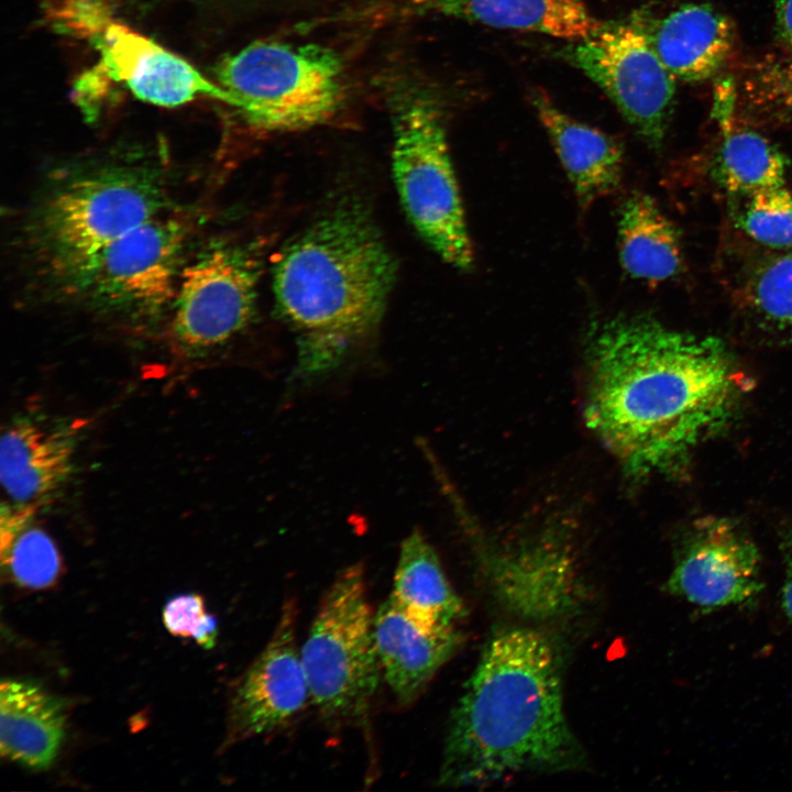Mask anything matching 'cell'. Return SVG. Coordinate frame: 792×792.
I'll return each mask as SVG.
<instances>
[{
    "label": "cell",
    "mask_w": 792,
    "mask_h": 792,
    "mask_svg": "<svg viewBox=\"0 0 792 792\" xmlns=\"http://www.w3.org/2000/svg\"><path fill=\"white\" fill-rule=\"evenodd\" d=\"M392 97L393 173L405 211L447 263L468 270L473 248L440 111L414 89Z\"/></svg>",
    "instance_id": "7"
},
{
    "label": "cell",
    "mask_w": 792,
    "mask_h": 792,
    "mask_svg": "<svg viewBox=\"0 0 792 792\" xmlns=\"http://www.w3.org/2000/svg\"><path fill=\"white\" fill-rule=\"evenodd\" d=\"M78 430L69 422L22 416L9 424L0 443L2 486L15 504H43L74 471Z\"/></svg>",
    "instance_id": "15"
},
{
    "label": "cell",
    "mask_w": 792,
    "mask_h": 792,
    "mask_svg": "<svg viewBox=\"0 0 792 792\" xmlns=\"http://www.w3.org/2000/svg\"><path fill=\"white\" fill-rule=\"evenodd\" d=\"M188 226L166 212L109 243L57 290L96 314L145 323L170 311Z\"/></svg>",
    "instance_id": "8"
},
{
    "label": "cell",
    "mask_w": 792,
    "mask_h": 792,
    "mask_svg": "<svg viewBox=\"0 0 792 792\" xmlns=\"http://www.w3.org/2000/svg\"><path fill=\"white\" fill-rule=\"evenodd\" d=\"M374 638L382 675L403 706L421 695L463 642L457 627L426 626L391 596L374 616Z\"/></svg>",
    "instance_id": "16"
},
{
    "label": "cell",
    "mask_w": 792,
    "mask_h": 792,
    "mask_svg": "<svg viewBox=\"0 0 792 792\" xmlns=\"http://www.w3.org/2000/svg\"><path fill=\"white\" fill-rule=\"evenodd\" d=\"M360 563L337 574L300 647L311 703L332 726H362L382 674Z\"/></svg>",
    "instance_id": "6"
},
{
    "label": "cell",
    "mask_w": 792,
    "mask_h": 792,
    "mask_svg": "<svg viewBox=\"0 0 792 792\" xmlns=\"http://www.w3.org/2000/svg\"><path fill=\"white\" fill-rule=\"evenodd\" d=\"M585 418L634 479L669 475L734 416L743 375L714 337L617 315L593 326Z\"/></svg>",
    "instance_id": "1"
},
{
    "label": "cell",
    "mask_w": 792,
    "mask_h": 792,
    "mask_svg": "<svg viewBox=\"0 0 792 792\" xmlns=\"http://www.w3.org/2000/svg\"><path fill=\"white\" fill-rule=\"evenodd\" d=\"M765 587L757 546L732 519L696 520L680 543L667 591L703 608L755 606Z\"/></svg>",
    "instance_id": "13"
},
{
    "label": "cell",
    "mask_w": 792,
    "mask_h": 792,
    "mask_svg": "<svg viewBox=\"0 0 792 792\" xmlns=\"http://www.w3.org/2000/svg\"><path fill=\"white\" fill-rule=\"evenodd\" d=\"M13 580L29 588H44L54 583L61 571V557L51 537L30 525L20 531L8 549L0 553Z\"/></svg>",
    "instance_id": "24"
},
{
    "label": "cell",
    "mask_w": 792,
    "mask_h": 792,
    "mask_svg": "<svg viewBox=\"0 0 792 792\" xmlns=\"http://www.w3.org/2000/svg\"><path fill=\"white\" fill-rule=\"evenodd\" d=\"M395 274L393 255L359 202L336 206L284 249L274 294L295 336L296 381L332 373L372 338Z\"/></svg>",
    "instance_id": "3"
},
{
    "label": "cell",
    "mask_w": 792,
    "mask_h": 792,
    "mask_svg": "<svg viewBox=\"0 0 792 792\" xmlns=\"http://www.w3.org/2000/svg\"><path fill=\"white\" fill-rule=\"evenodd\" d=\"M311 702L296 639V607L287 601L273 634L232 697L229 740L273 734L293 723Z\"/></svg>",
    "instance_id": "14"
},
{
    "label": "cell",
    "mask_w": 792,
    "mask_h": 792,
    "mask_svg": "<svg viewBox=\"0 0 792 792\" xmlns=\"http://www.w3.org/2000/svg\"><path fill=\"white\" fill-rule=\"evenodd\" d=\"M618 249L623 268L636 279L660 283L679 274L683 265L675 227L644 193H631L620 207Z\"/></svg>",
    "instance_id": "22"
},
{
    "label": "cell",
    "mask_w": 792,
    "mask_h": 792,
    "mask_svg": "<svg viewBox=\"0 0 792 792\" xmlns=\"http://www.w3.org/2000/svg\"><path fill=\"white\" fill-rule=\"evenodd\" d=\"M53 18L64 32L89 40L106 75L146 102L177 107L209 97L228 105L216 80L125 25L103 0H55Z\"/></svg>",
    "instance_id": "9"
},
{
    "label": "cell",
    "mask_w": 792,
    "mask_h": 792,
    "mask_svg": "<svg viewBox=\"0 0 792 792\" xmlns=\"http://www.w3.org/2000/svg\"><path fill=\"white\" fill-rule=\"evenodd\" d=\"M160 164L109 157L80 162L52 175L29 208L21 241L36 272L58 289L95 254L167 211Z\"/></svg>",
    "instance_id": "4"
},
{
    "label": "cell",
    "mask_w": 792,
    "mask_h": 792,
    "mask_svg": "<svg viewBox=\"0 0 792 792\" xmlns=\"http://www.w3.org/2000/svg\"><path fill=\"white\" fill-rule=\"evenodd\" d=\"M560 660L536 628L504 627L491 636L450 717L442 785L479 787L582 765L564 713Z\"/></svg>",
    "instance_id": "2"
},
{
    "label": "cell",
    "mask_w": 792,
    "mask_h": 792,
    "mask_svg": "<svg viewBox=\"0 0 792 792\" xmlns=\"http://www.w3.org/2000/svg\"><path fill=\"white\" fill-rule=\"evenodd\" d=\"M134 14L151 12L154 9L167 6H186L194 9H208L237 0H119Z\"/></svg>",
    "instance_id": "28"
},
{
    "label": "cell",
    "mask_w": 792,
    "mask_h": 792,
    "mask_svg": "<svg viewBox=\"0 0 792 792\" xmlns=\"http://www.w3.org/2000/svg\"><path fill=\"white\" fill-rule=\"evenodd\" d=\"M748 295L758 315L792 333V253L762 265L750 280Z\"/></svg>",
    "instance_id": "26"
},
{
    "label": "cell",
    "mask_w": 792,
    "mask_h": 792,
    "mask_svg": "<svg viewBox=\"0 0 792 792\" xmlns=\"http://www.w3.org/2000/svg\"><path fill=\"white\" fill-rule=\"evenodd\" d=\"M62 702L37 684L3 680L0 684V754L31 769H46L65 737Z\"/></svg>",
    "instance_id": "20"
},
{
    "label": "cell",
    "mask_w": 792,
    "mask_h": 792,
    "mask_svg": "<svg viewBox=\"0 0 792 792\" xmlns=\"http://www.w3.org/2000/svg\"><path fill=\"white\" fill-rule=\"evenodd\" d=\"M216 81L251 124L296 131L331 119L345 97L339 55L318 44L261 41L224 57Z\"/></svg>",
    "instance_id": "5"
},
{
    "label": "cell",
    "mask_w": 792,
    "mask_h": 792,
    "mask_svg": "<svg viewBox=\"0 0 792 792\" xmlns=\"http://www.w3.org/2000/svg\"><path fill=\"white\" fill-rule=\"evenodd\" d=\"M745 232L771 248L792 246V195L784 185L756 191L740 219Z\"/></svg>",
    "instance_id": "25"
},
{
    "label": "cell",
    "mask_w": 792,
    "mask_h": 792,
    "mask_svg": "<svg viewBox=\"0 0 792 792\" xmlns=\"http://www.w3.org/2000/svg\"><path fill=\"white\" fill-rule=\"evenodd\" d=\"M564 526L550 524L510 542H481L482 569L498 600L530 618H549L579 601L575 556Z\"/></svg>",
    "instance_id": "12"
},
{
    "label": "cell",
    "mask_w": 792,
    "mask_h": 792,
    "mask_svg": "<svg viewBox=\"0 0 792 792\" xmlns=\"http://www.w3.org/2000/svg\"><path fill=\"white\" fill-rule=\"evenodd\" d=\"M784 581L782 586V607L792 623V529L785 531L781 541Z\"/></svg>",
    "instance_id": "29"
},
{
    "label": "cell",
    "mask_w": 792,
    "mask_h": 792,
    "mask_svg": "<svg viewBox=\"0 0 792 792\" xmlns=\"http://www.w3.org/2000/svg\"><path fill=\"white\" fill-rule=\"evenodd\" d=\"M559 53L607 95L645 142L661 145L673 110L675 78L651 46L645 23L602 24Z\"/></svg>",
    "instance_id": "11"
},
{
    "label": "cell",
    "mask_w": 792,
    "mask_h": 792,
    "mask_svg": "<svg viewBox=\"0 0 792 792\" xmlns=\"http://www.w3.org/2000/svg\"><path fill=\"white\" fill-rule=\"evenodd\" d=\"M776 16L779 33L792 50V0H776Z\"/></svg>",
    "instance_id": "30"
},
{
    "label": "cell",
    "mask_w": 792,
    "mask_h": 792,
    "mask_svg": "<svg viewBox=\"0 0 792 792\" xmlns=\"http://www.w3.org/2000/svg\"><path fill=\"white\" fill-rule=\"evenodd\" d=\"M716 176L733 194L751 195L784 185L783 154L758 132L740 129L725 132L716 158Z\"/></svg>",
    "instance_id": "23"
},
{
    "label": "cell",
    "mask_w": 792,
    "mask_h": 792,
    "mask_svg": "<svg viewBox=\"0 0 792 792\" xmlns=\"http://www.w3.org/2000/svg\"><path fill=\"white\" fill-rule=\"evenodd\" d=\"M403 10L579 41L601 23L583 0H406Z\"/></svg>",
    "instance_id": "18"
},
{
    "label": "cell",
    "mask_w": 792,
    "mask_h": 792,
    "mask_svg": "<svg viewBox=\"0 0 792 792\" xmlns=\"http://www.w3.org/2000/svg\"><path fill=\"white\" fill-rule=\"evenodd\" d=\"M531 100L579 205L587 209L598 198L615 191L624 168L620 145L608 134L561 111L544 92L536 91Z\"/></svg>",
    "instance_id": "17"
},
{
    "label": "cell",
    "mask_w": 792,
    "mask_h": 792,
    "mask_svg": "<svg viewBox=\"0 0 792 792\" xmlns=\"http://www.w3.org/2000/svg\"><path fill=\"white\" fill-rule=\"evenodd\" d=\"M645 28L664 66L674 78L684 81L713 76L724 65L734 43L730 21L705 3L681 6Z\"/></svg>",
    "instance_id": "19"
},
{
    "label": "cell",
    "mask_w": 792,
    "mask_h": 792,
    "mask_svg": "<svg viewBox=\"0 0 792 792\" xmlns=\"http://www.w3.org/2000/svg\"><path fill=\"white\" fill-rule=\"evenodd\" d=\"M389 596L410 617L429 627H457L465 616L464 605L437 552L418 528L400 544Z\"/></svg>",
    "instance_id": "21"
},
{
    "label": "cell",
    "mask_w": 792,
    "mask_h": 792,
    "mask_svg": "<svg viewBox=\"0 0 792 792\" xmlns=\"http://www.w3.org/2000/svg\"><path fill=\"white\" fill-rule=\"evenodd\" d=\"M260 266L254 248L222 240L186 260L169 311L176 346L204 354L241 334L255 315Z\"/></svg>",
    "instance_id": "10"
},
{
    "label": "cell",
    "mask_w": 792,
    "mask_h": 792,
    "mask_svg": "<svg viewBox=\"0 0 792 792\" xmlns=\"http://www.w3.org/2000/svg\"><path fill=\"white\" fill-rule=\"evenodd\" d=\"M163 620L173 635L193 637L208 649L215 645L216 619L206 613L204 600L197 594H185L169 600L163 610Z\"/></svg>",
    "instance_id": "27"
}]
</instances>
